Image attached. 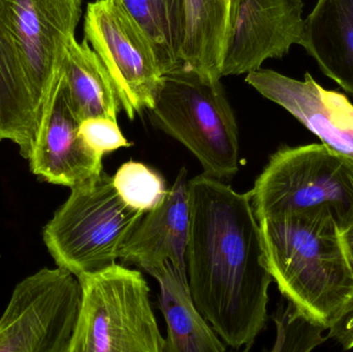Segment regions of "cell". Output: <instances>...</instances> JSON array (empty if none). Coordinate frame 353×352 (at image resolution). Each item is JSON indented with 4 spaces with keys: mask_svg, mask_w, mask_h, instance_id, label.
I'll return each mask as SVG.
<instances>
[{
    "mask_svg": "<svg viewBox=\"0 0 353 352\" xmlns=\"http://www.w3.org/2000/svg\"><path fill=\"white\" fill-rule=\"evenodd\" d=\"M79 124L60 84L51 109L39 121L27 158L34 175L48 183L74 188L103 173V157L87 146Z\"/></svg>",
    "mask_w": 353,
    "mask_h": 352,
    "instance_id": "12",
    "label": "cell"
},
{
    "mask_svg": "<svg viewBox=\"0 0 353 352\" xmlns=\"http://www.w3.org/2000/svg\"><path fill=\"white\" fill-rule=\"evenodd\" d=\"M161 311L167 322L163 352H224L226 345L193 301L187 271L168 262L155 277Z\"/></svg>",
    "mask_w": 353,
    "mask_h": 352,
    "instance_id": "16",
    "label": "cell"
},
{
    "mask_svg": "<svg viewBox=\"0 0 353 352\" xmlns=\"http://www.w3.org/2000/svg\"><path fill=\"white\" fill-rule=\"evenodd\" d=\"M146 212L123 202L105 171L70 188L43 231V243L57 267L74 276L115 264L124 244Z\"/></svg>",
    "mask_w": 353,
    "mask_h": 352,
    "instance_id": "4",
    "label": "cell"
},
{
    "mask_svg": "<svg viewBox=\"0 0 353 352\" xmlns=\"http://www.w3.org/2000/svg\"><path fill=\"white\" fill-rule=\"evenodd\" d=\"M228 3V8H230V19H232V22H234V14H236V8H238L239 2L240 0H226ZM232 30V29H230Z\"/></svg>",
    "mask_w": 353,
    "mask_h": 352,
    "instance_id": "24",
    "label": "cell"
},
{
    "mask_svg": "<svg viewBox=\"0 0 353 352\" xmlns=\"http://www.w3.org/2000/svg\"><path fill=\"white\" fill-rule=\"evenodd\" d=\"M327 331V336L334 339L342 349L345 351L353 349V295Z\"/></svg>",
    "mask_w": 353,
    "mask_h": 352,
    "instance_id": "22",
    "label": "cell"
},
{
    "mask_svg": "<svg viewBox=\"0 0 353 352\" xmlns=\"http://www.w3.org/2000/svg\"><path fill=\"white\" fill-rule=\"evenodd\" d=\"M79 134L87 146L101 156L121 148H128L132 143L122 134L117 120L105 117L88 118L79 124Z\"/></svg>",
    "mask_w": 353,
    "mask_h": 352,
    "instance_id": "21",
    "label": "cell"
},
{
    "mask_svg": "<svg viewBox=\"0 0 353 352\" xmlns=\"http://www.w3.org/2000/svg\"><path fill=\"white\" fill-rule=\"evenodd\" d=\"M151 123L196 157L203 175L230 180L239 171L240 142L234 110L221 82L183 70L163 76Z\"/></svg>",
    "mask_w": 353,
    "mask_h": 352,
    "instance_id": "3",
    "label": "cell"
},
{
    "mask_svg": "<svg viewBox=\"0 0 353 352\" xmlns=\"http://www.w3.org/2000/svg\"><path fill=\"white\" fill-rule=\"evenodd\" d=\"M84 34L109 72L128 117L150 110L165 74L148 33L122 0L89 2Z\"/></svg>",
    "mask_w": 353,
    "mask_h": 352,
    "instance_id": "7",
    "label": "cell"
},
{
    "mask_svg": "<svg viewBox=\"0 0 353 352\" xmlns=\"http://www.w3.org/2000/svg\"><path fill=\"white\" fill-rule=\"evenodd\" d=\"M187 185L193 301L226 346L249 351L267 324L273 282L250 196L203 174Z\"/></svg>",
    "mask_w": 353,
    "mask_h": 352,
    "instance_id": "1",
    "label": "cell"
},
{
    "mask_svg": "<svg viewBox=\"0 0 353 352\" xmlns=\"http://www.w3.org/2000/svg\"><path fill=\"white\" fill-rule=\"evenodd\" d=\"M259 223L265 265L280 293L329 330L353 295V267L333 215L314 209Z\"/></svg>",
    "mask_w": 353,
    "mask_h": 352,
    "instance_id": "2",
    "label": "cell"
},
{
    "mask_svg": "<svg viewBox=\"0 0 353 352\" xmlns=\"http://www.w3.org/2000/svg\"><path fill=\"white\" fill-rule=\"evenodd\" d=\"M8 6L10 0H0V141L18 145L27 159L39 116L10 29Z\"/></svg>",
    "mask_w": 353,
    "mask_h": 352,
    "instance_id": "14",
    "label": "cell"
},
{
    "mask_svg": "<svg viewBox=\"0 0 353 352\" xmlns=\"http://www.w3.org/2000/svg\"><path fill=\"white\" fill-rule=\"evenodd\" d=\"M81 300L78 277L61 267L23 279L0 318V352H68Z\"/></svg>",
    "mask_w": 353,
    "mask_h": 352,
    "instance_id": "8",
    "label": "cell"
},
{
    "mask_svg": "<svg viewBox=\"0 0 353 352\" xmlns=\"http://www.w3.org/2000/svg\"><path fill=\"white\" fill-rule=\"evenodd\" d=\"M113 182L123 202L143 212L163 204L169 191L159 173L138 161L123 163L116 172Z\"/></svg>",
    "mask_w": 353,
    "mask_h": 352,
    "instance_id": "20",
    "label": "cell"
},
{
    "mask_svg": "<svg viewBox=\"0 0 353 352\" xmlns=\"http://www.w3.org/2000/svg\"><path fill=\"white\" fill-rule=\"evenodd\" d=\"M302 47L325 76L353 94V0H317Z\"/></svg>",
    "mask_w": 353,
    "mask_h": 352,
    "instance_id": "15",
    "label": "cell"
},
{
    "mask_svg": "<svg viewBox=\"0 0 353 352\" xmlns=\"http://www.w3.org/2000/svg\"><path fill=\"white\" fill-rule=\"evenodd\" d=\"M83 0H10L12 35L39 121L61 84L70 41L76 37Z\"/></svg>",
    "mask_w": 353,
    "mask_h": 352,
    "instance_id": "9",
    "label": "cell"
},
{
    "mask_svg": "<svg viewBox=\"0 0 353 352\" xmlns=\"http://www.w3.org/2000/svg\"><path fill=\"white\" fill-rule=\"evenodd\" d=\"M245 81L292 114L323 144L353 159V105L347 96L323 88L309 72L300 81L261 68L247 74Z\"/></svg>",
    "mask_w": 353,
    "mask_h": 352,
    "instance_id": "11",
    "label": "cell"
},
{
    "mask_svg": "<svg viewBox=\"0 0 353 352\" xmlns=\"http://www.w3.org/2000/svg\"><path fill=\"white\" fill-rule=\"evenodd\" d=\"M78 279L82 300L68 352H163L142 273L115 262Z\"/></svg>",
    "mask_w": 353,
    "mask_h": 352,
    "instance_id": "6",
    "label": "cell"
},
{
    "mask_svg": "<svg viewBox=\"0 0 353 352\" xmlns=\"http://www.w3.org/2000/svg\"><path fill=\"white\" fill-rule=\"evenodd\" d=\"M187 184L183 167L163 204L143 215L124 244L119 258L124 265L138 266L154 278L168 262L186 271L190 216Z\"/></svg>",
    "mask_w": 353,
    "mask_h": 352,
    "instance_id": "13",
    "label": "cell"
},
{
    "mask_svg": "<svg viewBox=\"0 0 353 352\" xmlns=\"http://www.w3.org/2000/svg\"><path fill=\"white\" fill-rule=\"evenodd\" d=\"M303 0H240L226 43L221 76L261 70L302 43Z\"/></svg>",
    "mask_w": 353,
    "mask_h": 352,
    "instance_id": "10",
    "label": "cell"
},
{
    "mask_svg": "<svg viewBox=\"0 0 353 352\" xmlns=\"http://www.w3.org/2000/svg\"><path fill=\"white\" fill-rule=\"evenodd\" d=\"M230 29L226 0H185L182 70L209 82L221 80Z\"/></svg>",
    "mask_w": 353,
    "mask_h": 352,
    "instance_id": "17",
    "label": "cell"
},
{
    "mask_svg": "<svg viewBox=\"0 0 353 352\" xmlns=\"http://www.w3.org/2000/svg\"><path fill=\"white\" fill-rule=\"evenodd\" d=\"M148 33L163 74L182 70L185 0H122Z\"/></svg>",
    "mask_w": 353,
    "mask_h": 352,
    "instance_id": "19",
    "label": "cell"
},
{
    "mask_svg": "<svg viewBox=\"0 0 353 352\" xmlns=\"http://www.w3.org/2000/svg\"><path fill=\"white\" fill-rule=\"evenodd\" d=\"M248 194L257 220L327 209L342 234L353 222V159L323 143L281 147Z\"/></svg>",
    "mask_w": 353,
    "mask_h": 352,
    "instance_id": "5",
    "label": "cell"
},
{
    "mask_svg": "<svg viewBox=\"0 0 353 352\" xmlns=\"http://www.w3.org/2000/svg\"><path fill=\"white\" fill-rule=\"evenodd\" d=\"M342 240L353 267V222L342 233Z\"/></svg>",
    "mask_w": 353,
    "mask_h": 352,
    "instance_id": "23",
    "label": "cell"
},
{
    "mask_svg": "<svg viewBox=\"0 0 353 352\" xmlns=\"http://www.w3.org/2000/svg\"><path fill=\"white\" fill-rule=\"evenodd\" d=\"M61 85L79 121L94 117L118 120L121 105L113 81L86 39L70 41Z\"/></svg>",
    "mask_w": 353,
    "mask_h": 352,
    "instance_id": "18",
    "label": "cell"
}]
</instances>
